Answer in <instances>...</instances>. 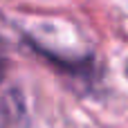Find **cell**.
Listing matches in <instances>:
<instances>
[{
  "instance_id": "6da1fadb",
  "label": "cell",
  "mask_w": 128,
  "mask_h": 128,
  "mask_svg": "<svg viewBox=\"0 0 128 128\" xmlns=\"http://www.w3.org/2000/svg\"><path fill=\"white\" fill-rule=\"evenodd\" d=\"M4 74H7V56H4V47L0 40V83L4 81Z\"/></svg>"
}]
</instances>
